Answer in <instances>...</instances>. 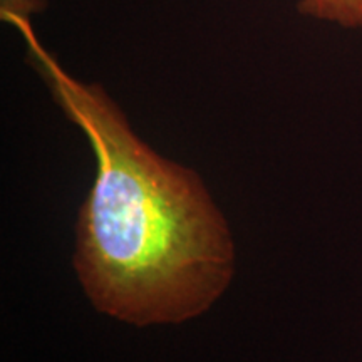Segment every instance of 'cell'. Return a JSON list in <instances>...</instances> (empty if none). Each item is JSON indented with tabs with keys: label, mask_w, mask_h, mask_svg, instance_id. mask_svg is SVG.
Segmentation results:
<instances>
[{
	"label": "cell",
	"mask_w": 362,
	"mask_h": 362,
	"mask_svg": "<svg viewBox=\"0 0 362 362\" xmlns=\"http://www.w3.org/2000/svg\"><path fill=\"white\" fill-rule=\"evenodd\" d=\"M8 25L96 155L76 255L90 300L138 325L181 322L208 309L232 277L233 248L200 178L146 146L101 86L66 72L33 21Z\"/></svg>",
	"instance_id": "1"
},
{
	"label": "cell",
	"mask_w": 362,
	"mask_h": 362,
	"mask_svg": "<svg viewBox=\"0 0 362 362\" xmlns=\"http://www.w3.org/2000/svg\"><path fill=\"white\" fill-rule=\"evenodd\" d=\"M298 12L347 29L362 27V0H298Z\"/></svg>",
	"instance_id": "2"
},
{
	"label": "cell",
	"mask_w": 362,
	"mask_h": 362,
	"mask_svg": "<svg viewBox=\"0 0 362 362\" xmlns=\"http://www.w3.org/2000/svg\"><path fill=\"white\" fill-rule=\"evenodd\" d=\"M42 6H45V0H39ZM4 22H11L13 19H29L33 21V7H30L29 0H2V7H0Z\"/></svg>",
	"instance_id": "3"
}]
</instances>
